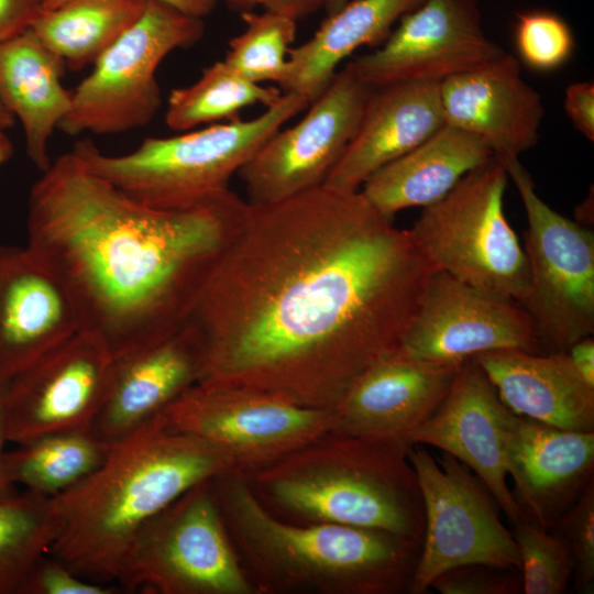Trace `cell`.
<instances>
[{
    "label": "cell",
    "instance_id": "38",
    "mask_svg": "<svg viewBox=\"0 0 594 594\" xmlns=\"http://www.w3.org/2000/svg\"><path fill=\"white\" fill-rule=\"evenodd\" d=\"M563 107L574 129L588 141L594 140V85L592 81L570 84Z\"/></svg>",
    "mask_w": 594,
    "mask_h": 594
},
{
    "label": "cell",
    "instance_id": "7",
    "mask_svg": "<svg viewBox=\"0 0 594 594\" xmlns=\"http://www.w3.org/2000/svg\"><path fill=\"white\" fill-rule=\"evenodd\" d=\"M507 183L504 164L493 156L424 207L408 230L436 270L521 304L529 293V266L505 215Z\"/></svg>",
    "mask_w": 594,
    "mask_h": 594
},
{
    "label": "cell",
    "instance_id": "43",
    "mask_svg": "<svg viewBox=\"0 0 594 594\" xmlns=\"http://www.w3.org/2000/svg\"><path fill=\"white\" fill-rule=\"evenodd\" d=\"M4 382H0V497L10 495L16 492V486L13 485L6 475L3 465L4 446L8 441L6 416H4Z\"/></svg>",
    "mask_w": 594,
    "mask_h": 594
},
{
    "label": "cell",
    "instance_id": "6",
    "mask_svg": "<svg viewBox=\"0 0 594 594\" xmlns=\"http://www.w3.org/2000/svg\"><path fill=\"white\" fill-rule=\"evenodd\" d=\"M310 102L284 92L256 118L185 131L173 136H147L125 154L102 153L90 140L73 152L96 175L134 199L154 207L190 205L230 189L233 175L262 144Z\"/></svg>",
    "mask_w": 594,
    "mask_h": 594
},
{
    "label": "cell",
    "instance_id": "12",
    "mask_svg": "<svg viewBox=\"0 0 594 594\" xmlns=\"http://www.w3.org/2000/svg\"><path fill=\"white\" fill-rule=\"evenodd\" d=\"M158 416L168 427L212 444L243 476L320 438L333 424L332 409L213 381L197 382Z\"/></svg>",
    "mask_w": 594,
    "mask_h": 594
},
{
    "label": "cell",
    "instance_id": "35",
    "mask_svg": "<svg viewBox=\"0 0 594 594\" xmlns=\"http://www.w3.org/2000/svg\"><path fill=\"white\" fill-rule=\"evenodd\" d=\"M554 531L565 543L573 562L576 590L592 594L594 590V481H591L578 499L561 515Z\"/></svg>",
    "mask_w": 594,
    "mask_h": 594
},
{
    "label": "cell",
    "instance_id": "5",
    "mask_svg": "<svg viewBox=\"0 0 594 594\" xmlns=\"http://www.w3.org/2000/svg\"><path fill=\"white\" fill-rule=\"evenodd\" d=\"M409 447L329 431L244 477L286 521L381 529L421 542L424 505Z\"/></svg>",
    "mask_w": 594,
    "mask_h": 594
},
{
    "label": "cell",
    "instance_id": "21",
    "mask_svg": "<svg viewBox=\"0 0 594 594\" xmlns=\"http://www.w3.org/2000/svg\"><path fill=\"white\" fill-rule=\"evenodd\" d=\"M79 331L58 279L26 246L0 244V382Z\"/></svg>",
    "mask_w": 594,
    "mask_h": 594
},
{
    "label": "cell",
    "instance_id": "42",
    "mask_svg": "<svg viewBox=\"0 0 594 594\" xmlns=\"http://www.w3.org/2000/svg\"><path fill=\"white\" fill-rule=\"evenodd\" d=\"M66 0H47L42 8L52 9ZM172 7L195 16L205 18L213 12L218 4V0H160Z\"/></svg>",
    "mask_w": 594,
    "mask_h": 594
},
{
    "label": "cell",
    "instance_id": "19",
    "mask_svg": "<svg viewBox=\"0 0 594 594\" xmlns=\"http://www.w3.org/2000/svg\"><path fill=\"white\" fill-rule=\"evenodd\" d=\"M440 98L446 124L477 136L497 158H519L538 143L542 98L506 52L441 81Z\"/></svg>",
    "mask_w": 594,
    "mask_h": 594
},
{
    "label": "cell",
    "instance_id": "11",
    "mask_svg": "<svg viewBox=\"0 0 594 594\" xmlns=\"http://www.w3.org/2000/svg\"><path fill=\"white\" fill-rule=\"evenodd\" d=\"M424 505V534L408 593L425 594L441 573L466 564H486L520 572L513 534L497 513V503L481 479L454 457L410 446Z\"/></svg>",
    "mask_w": 594,
    "mask_h": 594
},
{
    "label": "cell",
    "instance_id": "9",
    "mask_svg": "<svg viewBox=\"0 0 594 594\" xmlns=\"http://www.w3.org/2000/svg\"><path fill=\"white\" fill-rule=\"evenodd\" d=\"M117 581L156 594H256L226 528L212 479L186 491L139 530Z\"/></svg>",
    "mask_w": 594,
    "mask_h": 594
},
{
    "label": "cell",
    "instance_id": "45",
    "mask_svg": "<svg viewBox=\"0 0 594 594\" xmlns=\"http://www.w3.org/2000/svg\"><path fill=\"white\" fill-rule=\"evenodd\" d=\"M15 119L0 100V132H6L8 129L13 127Z\"/></svg>",
    "mask_w": 594,
    "mask_h": 594
},
{
    "label": "cell",
    "instance_id": "28",
    "mask_svg": "<svg viewBox=\"0 0 594 594\" xmlns=\"http://www.w3.org/2000/svg\"><path fill=\"white\" fill-rule=\"evenodd\" d=\"M147 0H66L42 9L31 29L66 67L94 63L141 16Z\"/></svg>",
    "mask_w": 594,
    "mask_h": 594
},
{
    "label": "cell",
    "instance_id": "31",
    "mask_svg": "<svg viewBox=\"0 0 594 594\" xmlns=\"http://www.w3.org/2000/svg\"><path fill=\"white\" fill-rule=\"evenodd\" d=\"M58 530L50 497L30 490L0 497V594H18Z\"/></svg>",
    "mask_w": 594,
    "mask_h": 594
},
{
    "label": "cell",
    "instance_id": "16",
    "mask_svg": "<svg viewBox=\"0 0 594 594\" xmlns=\"http://www.w3.org/2000/svg\"><path fill=\"white\" fill-rule=\"evenodd\" d=\"M505 51L482 25L477 0H424L399 19L380 48L350 62L371 87L441 82L491 63Z\"/></svg>",
    "mask_w": 594,
    "mask_h": 594
},
{
    "label": "cell",
    "instance_id": "18",
    "mask_svg": "<svg viewBox=\"0 0 594 594\" xmlns=\"http://www.w3.org/2000/svg\"><path fill=\"white\" fill-rule=\"evenodd\" d=\"M460 364L418 361L395 351L352 383L332 409L331 431L409 446V435L441 404Z\"/></svg>",
    "mask_w": 594,
    "mask_h": 594
},
{
    "label": "cell",
    "instance_id": "46",
    "mask_svg": "<svg viewBox=\"0 0 594 594\" xmlns=\"http://www.w3.org/2000/svg\"><path fill=\"white\" fill-rule=\"evenodd\" d=\"M348 1L349 0H327L323 10L326 11L327 15L332 14L341 9Z\"/></svg>",
    "mask_w": 594,
    "mask_h": 594
},
{
    "label": "cell",
    "instance_id": "40",
    "mask_svg": "<svg viewBox=\"0 0 594 594\" xmlns=\"http://www.w3.org/2000/svg\"><path fill=\"white\" fill-rule=\"evenodd\" d=\"M42 9L37 0H0V43L31 29Z\"/></svg>",
    "mask_w": 594,
    "mask_h": 594
},
{
    "label": "cell",
    "instance_id": "44",
    "mask_svg": "<svg viewBox=\"0 0 594 594\" xmlns=\"http://www.w3.org/2000/svg\"><path fill=\"white\" fill-rule=\"evenodd\" d=\"M14 153V146L12 141L8 138L6 132H0V166L6 164Z\"/></svg>",
    "mask_w": 594,
    "mask_h": 594
},
{
    "label": "cell",
    "instance_id": "22",
    "mask_svg": "<svg viewBox=\"0 0 594 594\" xmlns=\"http://www.w3.org/2000/svg\"><path fill=\"white\" fill-rule=\"evenodd\" d=\"M201 369L200 348L187 326L162 342L113 359L90 431L111 444L125 438L199 382Z\"/></svg>",
    "mask_w": 594,
    "mask_h": 594
},
{
    "label": "cell",
    "instance_id": "23",
    "mask_svg": "<svg viewBox=\"0 0 594 594\" xmlns=\"http://www.w3.org/2000/svg\"><path fill=\"white\" fill-rule=\"evenodd\" d=\"M444 124L440 82L407 81L374 87L352 140L324 185L359 190L372 174Z\"/></svg>",
    "mask_w": 594,
    "mask_h": 594
},
{
    "label": "cell",
    "instance_id": "8",
    "mask_svg": "<svg viewBox=\"0 0 594 594\" xmlns=\"http://www.w3.org/2000/svg\"><path fill=\"white\" fill-rule=\"evenodd\" d=\"M204 19L160 0H147L141 16L95 63L72 90V107L58 129L68 135H111L148 124L162 106L156 72L165 57L198 43Z\"/></svg>",
    "mask_w": 594,
    "mask_h": 594
},
{
    "label": "cell",
    "instance_id": "3",
    "mask_svg": "<svg viewBox=\"0 0 594 594\" xmlns=\"http://www.w3.org/2000/svg\"><path fill=\"white\" fill-rule=\"evenodd\" d=\"M232 471L209 442L155 417L111 444L103 463L51 498L59 530L50 554L79 575L118 580L139 530L186 491Z\"/></svg>",
    "mask_w": 594,
    "mask_h": 594
},
{
    "label": "cell",
    "instance_id": "39",
    "mask_svg": "<svg viewBox=\"0 0 594 594\" xmlns=\"http://www.w3.org/2000/svg\"><path fill=\"white\" fill-rule=\"evenodd\" d=\"M232 12L242 14L262 8L263 11H271L288 15L295 20L309 16L321 9H324L327 0H218Z\"/></svg>",
    "mask_w": 594,
    "mask_h": 594
},
{
    "label": "cell",
    "instance_id": "27",
    "mask_svg": "<svg viewBox=\"0 0 594 594\" xmlns=\"http://www.w3.org/2000/svg\"><path fill=\"white\" fill-rule=\"evenodd\" d=\"M424 0H349L327 15L314 35L288 52L279 89L312 102L340 63L361 46L382 45L396 21Z\"/></svg>",
    "mask_w": 594,
    "mask_h": 594
},
{
    "label": "cell",
    "instance_id": "2",
    "mask_svg": "<svg viewBox=\"0 0 594 594\" xmlns=\"http://www.w3.org/2000/svg\"><path fill=\"white\" fill-rule=\"evenodd\" d=\"M249 207L231 189L150 206L70 151L31 187L25 246L62 284L79 331L117 359L183 329Z\"/></svg>",
    "mask_w": 594,
    "mask_h": 594
},
{
    "label": "cell",
    "instance_id": "29",
    "mask_svg": "<svg viewBox=\"0 0 594 594\" xmlns=\"http://www.w3.org/2000/svg\"><path fill=\"white\" fill-rule=\"evenodd\" d=\"M110 449L90 430L50 433L6 451L4 472L13 485L52 498L91 475Z\"/></svg>",
    "mask_w": 594,
    "mask_h": 594
},
{
    "label": "cell",
    "instance_id": "17",
    "mask_svg": "<svg viewBox=\"0 0 594 594\" xmlns=\"http://www.w3.org/2000/svg\"><path fill=\"white\" fill-rule=\"evenodd\" d=\"M510 411L480 365L463 361L437 409L408 437L446 452L475 473L514 525L520 512L507 485L506 435Z\"/></svg>",
    "mask_w": 594,
    "mask_h": 594
},
{
    "label": "cell",
    "instance_id": "32",
    "mask_svg": "<svg viewBox=\"0 0 594 594\" xmlns=\"http://www.w3.org/2000/svg\"><path fill=\"white\" fill-rule=\"evenodd\" d=\"M245 29L229 41L224 63L244 78L262 84L283 79L297 20L276 12L240 14Z\"/></svg>",
    "mask_w": 594,
    "mask_h": 594
},
{
    "label": "cell",
    "instance_id": "14",
    "mask_svg": "<svg viewBox=\"0 0 594 594\" xmlns=\"http://www.w3.org/2000/svg\"><path fill=\"white\" fill-rule=\"evenodd\" d=\"M542 353L527 311L436 270L397 353L418 361L460 364L480 353Z\"/></svg>",
    "mask_w": 594,
    "mask_h": 594
},
{
    "label": "cell",
    "instance_id": "24",
    "mask_svg": "<svg viewBox=\"0 0 594 594\" xmlns=\"http://www.w3.org/2000/svg\"><path fill=\"white\" fill-rule=\"evenodd\" d=\"M472 359L514 414L560 429L594 431V386L566 352L496 350Z\"/></svg>",
    "mask_w": 594,
    "mask_h": 594
},
{
    "label": "cell",
    "instance_id": "30",
    "mask_svg": "<svg viewBox=\"0 0 594 594\" xmlns=\"http://www.w3.org/2000/svg\"><path fill=\"white\" fill-rule=\"evenodd\" d=\"M274 86L253 82L218 61L202 70L187 87L169 92L165 123L174 131L185 132L204 124L232 121L242 109L263 105L271 107L283 96Z\"/></svg>",
    "mask_w": 594,
    "mask_h": 594
},
{
    "label": "cell",
    "instance_id": "4",
    "mask_svg": "<svg viewBox=\"0 0 594 594\" xmlns=\"http://www.w3.org/2000/svg\"><path fill=\"white\" fill-rule=\"evenodd\" d=\"M212 484L256 594L408 593L420 541L381 529L286 521L270 513L234 472L213 477Z\"/></svg>",
    "mask_w": 594,
    "mask_h": 594
},
{
    "label": "cell",
    "instance_id": "10",
    "mask_svg": "<svg viewBox=\"0 0 594 594\" xmlns=\"http://www.w3.org/2000/svg\"><path fill=\"white\" fill-rule=\"evenodd\" d=\"M498 160L527 217L524 250L530 286L519 305L531 318L541 352H566L594 332L593 231L546 204L519 158Z\"/></svg>",
    "mask_w": 594,
    "mask_h": 594
},
{
    "label": "cell",
    "instance_id": "26",
    "mask_svg": "<svg viewBox=\"0 0 594 594\" xmlns=\"http://www.w3.org/2000/svg\"><path fill=\"white\" fill-rule=\"evenodd\" d=\"M65 64L32 29L0 43V100L24 132L26 155L42 173L52 163L50 141L72 107L63 86Z\"/></svg>",
    "mask_w": 594,
    "mask_h": 594
},
{
    "label": "cell",
    "instance_id": "37",
    "mask_svg": "<svg viewBox=\"0 0 594 594\" xmlns=\"http://www.w3.org/2000/svg\"><path fill=\"white\" fill-rule=\"evenodd\" d=\"M118 590L116 585L79 575L47 553L34 564L18 594H116Z\"/></svg>",
    "mask_w": 594,
    "mask_h": 594
},
{
    "label": "cell",
    "instance_id": "1",
    "mask_svg": "<svg viewBox=\"0 0 594 594\" xmlns=\"http://www.w3.org/2000/svg\"><path fill=\"white\" fill-rule=\"evenodd\" d=\"M435 271L360 189L250 205L186 322L200 381L333 409L397 351Z\"/></svg>",
    "mask_w": 594,
    "mask_h": 594
},
{
    "label": "cell",
    "instance_id": "20",
    "mask_svg": "<svg viewBox=\"0 0 594 594\" xmlns=\"http://www.w3.org/2000/svg\"><path fill=\"white\" fill-rule=\"evenodd\" d=\"M506 454L521 519L551 529L593 481L594 431L560 429L513 413Z\"/></svg>",
    "mask_w": 594,
    "mask_h": 594
},
{
    "label": "cell",
    "instance_id": "15",
    "mask_svg": "<svg viewBox=\"0 0 594 594\" xmlns=\"http://www.w3.org/2000/svg\"><path fill=\"white\" fill-rule=\"evenodd\" d=\"M113 358L78 331L4 382L8 441L90 430L108 388Z\"/></svg>",
    "mask_w": 594,
    "mask_h": 594
},
{
    "label": "cell",
    "instance_id": "33",
    "mask_svg": "<svg viewBox=\"0 0 594 594\" xmlns=\"http://www.w3.org/2000/svg\"><path fill=\"white\" fill-rule=\"evenodd\" d=\"M513 526L522 593H564L573 576V562L564 541L554 531L525 518Z\"/></svg>",
    "mask_w": 594,
    "mask_h": 594
},
{
    "label": "cell",
    "instance_id": "25",
    "mask_svg": "<svg viewBox=\"0 0 594 594\" xmlns=\"http://www.w3.org/2000/svg\"><path fill=\"white\" fill-rule=\"evenodd\" d=\"M493 153L487 144L461 129L444 124L419 145L372 174L360 190L384 216L442 199Z\"/></svg>",
    "mask_w": 594,
    "mask_h": 594
},
{
    "label": "cell",
    "instance_id": "13",
    "mask_svg": "<svg viewBox=\"0 0 594 594\" xmlns=\"http://www.w3.org/2000/svg\"><path fill=\"white\" fill-rule=\"evenodd\" d=\"M374 87L348 63L307 113L272 134L241 167L246 201L271 205L324 184L352 140Z\"/></svg>",
    "mask_w": 594,
    "mask_h": 594
},
{
    "label": "cell",
    "instance_id": "34",
    "mask_svg": "<svg viewBox=\"0 0 594 594\" xmlns=\"http://www.w3.org/2000/svg\"><path fill=\"white\" fill-rule=\"evenodd\" d=\"M515 43L519 58L538 72H551L564 65L574 50L569 24L549 11L517 14Z\"/></svg>",
    "mask_w": 594,
    "mask_h": 594
},
{
    "label": "cell",
    "instance_id": "47",
    "mask_svg": "<svg viewBox=\"0 0 594 594\" xmlns=\"http://www.w3.org/2000/svg\"><path fill=\"white\" fill-rule=\"evenodd\" d=\"M42 3V6L47 1V0H37Z\"/></svg>",
    "mask_w": 594,
    "mask_h": 594
},
{
    "label": "cell",
    "instance_id": "41",
    "mask_svg": "<svg viewBox=\"0 0 594 594\" xmlns=\"http://www.w3.org/2000/svg\"><path fill=\"white\" fill-rule=\"evenodd\" d=\"M574 369L591 386H594V340L583 338L573 343L566 351Z\"/></svg>",
    "mask_w": 594,
    "mask_h": 594
},
{
    "label": "cell",
    "instance_id": "36",
    "mask_svg": "<svg viewBox=\"0 0 594 594\" xmlns=\"http://www.w3.org/2000/svg\"><path fill=\"white\" fill-rule=\"evenodd\" d=\"M519 574L517 570L466 564L441 573L430 588L441 594H517L522 593Z\"/></svg>",
    "mask_w": 594,
    "mask_h": 594
}]
</instances>
